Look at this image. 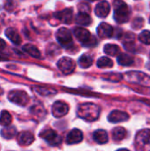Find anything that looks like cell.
<instances>
[{
	"label": "cell",
	"mask_w": 150,
	"mask_h": 151,
	"mask_svg": "<svg viewBox=\"0 0 150 151\" xmlns=\"http://www.w3.org/2000/svg\"><path fill=\"white\" fill-rule=\"evenodd\" d=\"M104 52L110 56H118L120 53V49L116 44H106L103 48Z\"/></svg>",
	"instance_id": "24"
},
{
	"label": "cell",
	"mask_w": 150,
	"mask_h": 151,
	"mask_svg": "<svg viewBox=\"0 0 150 151\" xmlns=\"http://www.w3.org/2000/svg\"><path fill=\"white\" fill-rule=\"evenodd\" d=\"M78 7H79L80 11L82 12H87V13H88V12H90V7H89V5H88V4L81 3Z\"/></svg>",
	"instance_id": "34"
},
{
	"label": "cell",
	"mask_w": 150,
	"mask_h": 151,
	"mask_svg": "<svg viewBox=\"0 0 150 151\" xmlns=\"http://www.w3.org/2000/svg\"><path fill=\"white\" fill-rule=\"evenodd\" d=\"M135 147L138 150H150V130L140 131L135 137Z\"/></svg>",
	"instance_id": "5"
},
{
	"label": "cell",
	"mask_w": 150,
	"mask_h": 151,
	"mask_svg": "<svg viewBox=\"0 0 150 151\" xmlns=\"http://www.w3.org/2000/svg\"><path fill=\"white\" fill-rule=\"evenodd\" d=\"M114 19L118 23H126L130 18V10L128 5L122 0H116L113 3Z\"/></svg>",
	"instance_id": "2"
},
{
	"label": "cell",
	"mask_w": 150,
	"mask_h": 151,
	"mask_svg": "<svg viewBox=\"0 0 150 151\" xmlns=\"http://www.w3.org/2000/svg\"><path fill=\"white\" fill-rule=\"evenodd\" d=\"M2 94H3V89H2V88H0V96H1Z\"/></svg>",
	"instance_id": "36"
},
{
	"label": "cell",
	"mask_w": 150,
	"mask_h": 151,
	"mask_svg": "<svg viewBox=\"0 0 150 151\" xmlns=\"http://www.w3.org/2000/svg\"><path fill=\"white\" fill-rule=\"evenodd\" d=\"M75 22L80 26H89L92 22V19L87 12H80L75 18Z\"/></svg>",
	"instance_id": "18"
},
{
	"label": "cell",
	"mask_w": 150,
	"mask_h": 151,
	"mask_svg": "<svg viewBox=\"0 0 150 151\" xmlns=\"http://www.w3.org/2000/svg\"><path fill=\"white\" fill-rule=\"evenodd\" d=\"M110 10H111V6H110L109 3L107 1H103V2H100L95 6V13L96 16H98L100 18H105L110 13Z\"/></svg>",
	"instance_id": "14"
},
{
	"label": "cell",
	"mask_w": 150,
	"mask_h": 151,
	"mask_svg": "<svg viewBox=\"0 0 150 151\" xmlns=\"http://www.w3.org/2000/svg\"><path fill=\"white\" fill-rule=\"evenodd\" d=\"M124 78L129 82L136 83L144 87L150 88V76L142 72H136V71L127 72L124 75Z\"/></svg>",
	"instance_id": "4"
},
{
	"label": "cell",
	"mask_w": 150,
	"mask_h": 151,
	"mask_svg": "<svg viewBox=\"0 0 150 151\" xmlns=\"http://www.w3.org/2000/svg\"><path fill=\"white\" fill-rule=\"evenodd\" d=\"M134 62V59L133 57H131L130 55L128 54H120L118 57V63L121 65H124V66H128V65H131L132 64H133Z\"/></svg>",
	"instance_id": "22"
},
{
	"label": "cell",
	"mask_w": 150,
	"mask_h": 151,
	"mask_svg": "<svg viewBox=\"0 0 150 151\" xmlns=\"http://www.w3.org/2000/svg\"><path fill=\"white\" fill-rule=\"evenodd\" d=\"M11 121H12L11 115L6 111H3L1 112V115H0V126L8 127L11 125Z\"/></svg>",
	"instance_id": "25"
},
{
	"label": "cell",
	"mask_w": 150,
	"mask_h": 151,
	"mask_svg": "<svg viewBox=\"0 0 150 151\" xmlns=\"http://www.w3.org/2000/svg\"><path fill=\"white\" fill-rule=\"evenodd\" d=\"M96 64L99 68H111L113 66V61L107 57L100 58Z\"/></svg>",
	"instance_id": "28"
},
{
	"label": "cell",
	"mask_w": 150,
	"mask_h": 151,
	"mask_svg": "<svg viewBox=\"0 0 150 151\" xmlns=\"http://www.w3.org/2000/svg\"><path fill=\"white\" fill-rule=\"evenodd\" d=\"M8 99L19 105V106H26L29 102V96L25 91L22 90H12L8 95Z\"/></svg>",
	"instance_id": "6"
},
{
	"label": "cell",
	"mask_w": 150,
	"mask_h": 151,
	"mask_svg": "<svg viewBox=\"0 0 150 151\" xmlns=\"http://www.w3.org/2000/svg\"><path fill=\"white\" fill-rule=\"evenodd\" d=\"M40 111H45V110H44V108H43L42 106L34 105V106H33V107L31 108V112H32L33 114H34V115H37V116L41 115V116H42V114H40Z\"/></svg>",
	"instance_id": "33"
},
{
	"label": "cell",
	"mask_w": 150,
	"mask_h": 151,
	"mask_svg": "<svg viewBox=\"0 0 150 151\" xmlns=\"http://www.w3.org/2000/svg\"><path fill=\"white\" fill-rule=\"evenodd\" d=\"M23 50L25 52H27L28 55H30L31 57L33 58H40L41 57V53H40V50H38L37 47H35L34 45L33 44H26L23 46Z\"/></svg>",
	"instance_id": "20"
},
{
	"label": "cell",
	"mask_w": 150,
	"mask_h": 151,
	"mask_svg": "<svg viewBox=\"0 0 150 151\" xmlns=\"http://www.w3.org/2000/svg\"><path fill=\"white\" fill-rule=\"evenodd\" d=\"M139 40L144 44H148V45L150 44V31L149 30L142 31L139 35Z\"/></svg>",
	"instance_id": "29"
},
{
	"label": "cell",
	"mask_w": 150,
	"mask_h": 151,
	"mask_svg": "<svg viewBox=\"0 0 150 151\" xmlns=\"http://www.w3.org/2000/svg\"><path fill=\"white\" fill-rule=\"evenodd\" d=\"M57 67L62 73H64L65 74H70L75 69V63L70 58L65 57V58H62L58 60Z\"/></svg>",
	"instance_id": "9"
},
{
	"label": "cell",
	"mask_w": 150,
	"mask_h": 151,
	"mask_svg": "<svg viewBox=\"0 0 150 151\" xmlns=\"http://www.w3.org/2000/svg\"><path fill=\"white\" fill-rule=\"evenodd\" d=\"M5 35L9 38V40L12 43H14L16 45H19L22 42L19 34L17 32L16 29H14L12 27H9L5 30Z\"/></svg>",
	"instance_id": "17"
},
{
	"label": "cell",
	"mask_w": 150,
	"mask_h": 151,
	"mask_svg": "<svg viewBox=\"0 0 150 151\" xmlns=\"http://www.w3.org/2000/svg\"><path fill=\"white\" fill-rule=\"evenodd\" d=\"M149 22H150V18H149Z\"/></svg>",
	"instance_id": "38"
},
{
	"label": "cell",
	"mask_w": 150,
	"mask_h": 151,
	"mask_svg": "<svg viewBox=\"0 0 150 151\" xmlns=\"http://www.w3.org/2000/svg\"><path fill=\"white\" fill-rule=\"evenodd\" d=\"M69 111V106L66 103L62 101H57L52 105V115L55 118H62L65 116Z\"/></svg>",
	"instance_id": "10"
},
{
	"label": "cell",
	"mask_w": 150,
	"mask_h": 151,
	"mask_svg": "<svg viewBox=\"0 0 150 151\" xmlns=\"http://www.w3.org/2000/svg\"><path fill=\"white\" fill-rule=\"evenodd\" d=\"M101 109L100 107L93 103H85L81 104L78 107L77 114L78 116L88 122H93L98 119L100 116Z\"/></svg>",
	"instance_id": "1"
},
{
	"label": "cell",
	"mask_w": 150,
	"mask_h": 151,
	"mask_svg": "<svg viewBox=\"0 0 150 151\" xmlns=\"http://www.w3.org/2000/svg\"><path fill=\"white\" fill-rule=\"evenodd\" d=\"M129 118L130 117L126 112L116 110L110 113L108 117V120L111 123H119V122H124V121L128 120Z\"/></svg>",
	"instance_id": "12"
},
{
	"label": "cell",
	"mask_w": 150,
	"mask_h": 151,
	"mask_svg": "<svg viewBox=\"0 0 150 151\" xmlns=\"http://www.w3.org/2000/svg\"><path fill=\"white\" fill-rule=\"evenodd\" d=\"M5 46H6V42H5L3 39L0 38V49L2 50V49L5 48Z\"/></svg>",
	"instance_id": "35"
},
{
	"label": "cell",
	"mask_w": 150,
	"mask_h": 151,
	"mask_svg": "<svg viewBox=\"0 0 150 151\" xmlns=\"http://www.w3.org/2000/svg\"><path fill=\"white\" fill-rule=\"evenodd\" d=\"M89 1H96V0H89Z\"/></svg>",
	"instance_id": "37"
},
{
	"label": "cell",
	"mask_w": 150,
	"mask_h": 151,
	"mask_svg": "<svg viewBox=\"0 0 150 151\" xmlns=\"http://www.w3.org/2000/svg\"><path fill=\"white\" fill-rule=\"evenodd\" d=\"M34 90L39 94L40 96H52L55 95L57 93V91L53 88H43V87H34Z\"/></svg>",
	"instance_id": "26"
},
{
	"label": "cell",
	"mask_w": 150,
	"mask_h": 151,
	"mask_svg": "<svg viewBox=\"0 0 150 151\" xmlns=\"http://www.w3.org/2000/svg\"><path fill=\"white\" fill-rule=\"evenodd\" d=\"M17 134V130L15 127H5L4 129H2L1 131V135L4 138V139H12Z\"/></svg>",
	"instance_id": "27"
},
{
	"label": "cell",
	"mask_w": 150,
	"mask_h": 151,
	"mask_svg": "<svg viewBox=\"0 0 150 151\" xmlns=\"http://www.w3.org/2000/svg\"><path fill=\"white\" fill-rule=\"evenodd\" d=\"M93 138L94 140L99 143V144H104L108 142L109 138H108V134L106 133V131L104 130H96L94 134H93Z\"/></svg>",
	"instance_id": "19"
},
{
	"label": "cell",
	"mask_w": 150,
	"mask_h": 151,
	"mask_svg": "<svg viewBox=\"0 0 150 151\" xmlns=\"http://www.w3.org/2000/svg\"><path fill=\"white\" fill-rule=\"evenodd\" d=\"M79 65L82 68H88L92 65L93 64V58L89 55L84 54L79 58Z\"/></svg>",
	"instance_id": "23"
},
{
	"label": "cell",
	"mask_w": 150,
	"mask_h": 151,
	"mask_svg": "<svg viewBox=\"0 0 150 151\" xmlns=\"http://www.w3.org/2000/svg\"><path fill=\"white\" fill-rule=\"evenodd\" d=\"M59 51H60L59 48L54 43L49 44V46L47 48V54L49 56H51V57H54L57 54H59Z\"/></svg>",
	"instance_id": "30"
},
{
	"label": "cell",
	"mask_w": 150,
	"mask_h": 151,
	"mask_svg": "<svg viewBox=\"0 0 150 151\" xmlns=\"http://www.w3.org/2000/svg\"><path fill=\"white\" fill-rule=\"evenodd\" d=\"M40 136L46 142H48L51 146H57L61 142V138L57 134V132H55L52 129H45V130H43L40 134Z\"/></svg>",
	"instance_id": "8"
},
{
	"label": "cell",
	"mask_w": 150,
	"mask_h": 151,
	"mask_svg": "<svg viewBox=\"0 0 150 151\" xmlns=\"http://www.w3.org/2000/svg\"><path fill=\"white\" fill-rule=\"evenodd\" d=\"M74 35L84 46L87 47H94L97 44V40L95 36H93L88 30L83 27H75L73 29Z\"/></svg>",
	"instance_id": "3"
},
{
	"label": "cell",
	"mask_w": 150,
	"mask_h": 151,
	"mask_svg": "<svg viewBox=\"0 0 150 151\" xmlns=\"http://www.w3.org/2000/svg\"><path fill=\"white\" fill-rule=\"evenodd\" d=\"M114 30L113 27L109 25L108 23H101L98 27H97V34L98 36L102 39H106V38H110L113 35Z\"/></svg>",
	"instance_id": "11"
},
{
	"label": "cell",
	"mask_w": 150,
	"mask_h": 151,
	"mask_svg": "<svg viewBox=\"0 0 150 151\" xmlns=\"http://www.w3.org/2000/svg\"><path fill=\"white\" fill-rule=\"evenodd\" d=\"M127 133L124 127H118L113 129L112 131V137L114 141H122L126 138Z\"/></svg>",
	"instance_id": "21"
},
{
	"label": "cell",
	"mask_w": 150,
	"mask_h": 151,
	"mask_svg": "<svg viewBox=\"0 0 150 151\" xmlns=\"http://www.w3.org/2000/svg\"><path fill=\"white\" fill-rule=\"evenodd\" d=\"M72 9L67 8L65 10H63L61 12H57L54 14L55 18H57L61 22H64L65 24H70L72 20Z\"/></svg>",
	"instance_id": "13"
},
{
	"label": "cell",
	"mask_w": 150,
	"mask_h": 151,
	"mask_svg": "<svg viewBox=\"0 0 150 151\" xmlns=\"http://www.w3.org/2000/svg\"><path fill=\"white\" fill-rule=\"evenodd\" d=\"M57 40L63 47H69L72 44V35L71 31L66 27H60L57 32Z\"/></svg>",
	"instance_id": "7"
},
{
	"label": "cell",
	"mask_w": 150,
	"mask_h": 151,
	"mask_svg": "<svg viewBox=\"0 0 150 151\" xmlns=\"http://www.w3.org/2000/svg\"><path fill=\"white\" fill-rule=\"evenodd\" d=\"M82 140H83V134L79 129L72 130L66 137V142L70 145L80 143Z\"/></svg>",
	"instance_id": "15"
},
{
	"label": "cell",
	"mask_w": 150,
	"mask_h": 151,
	"mask_svg": "<svg viewBox=\"0 0 150 151\" xmlns=\"http://www.w3.org/2000/svg\"><path fill=\"white\" fill-rule=\"evenodd\" d=\"M18 142L21 146H28L32 144L34 141V136L32 133L25 131L18 135Z\"/></svg>",
	"instance_id": "16"
},
{
	"label": "cell",
	"mask_w": 150,
	"mask_h": 151,
	"mask_svg": "<svg viewBox=\"0 0 150 151\" xmlns=\"http://www.w3.org/2000/svg\"><path fill=\"white\" fill-rule=\"evenodd\" d=\"M143 25H144V19L141 17H137L133 21V29H140L143 27Z\"/></svg>",
	"instance_id": "31"
},
{
	"label": "cell",
	"mask_w": 150,
	"mask_h": 151,
	"mask_svg": "<svg viewBox=\"0 0 150 151\" xmlns=\"http://www.w3.org/2000/svg\"><path fill=\"white\" fill-rule=\"evenodd\" d=\"M16 6H17L16 0H6L4 3V8L8 12H11L12 10L15 9Z\"/></svg>",
	"instance_id": "32"
}]
</instances>
